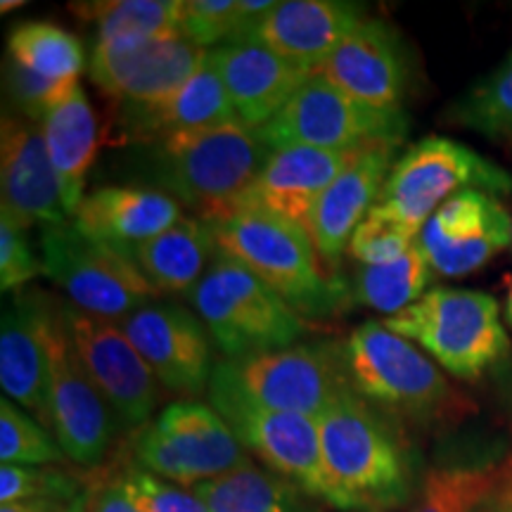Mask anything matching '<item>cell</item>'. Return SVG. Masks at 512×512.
Wrapping results in <instances>:
<instances>
[{
    "label": "cell",
    "instance_id": "obj_20",
    "mask_svg": "<svg viewBox=\"0 0 512 512\" xmlns=\"http://www.w3.org/2000/svg\"><path fill=\"white\" fill-rule=\"evenodd\" d=\"M316 74L363 105L401 110L408 86V55L396 31L382 19H363Z\"/></svg>",
    "mask_w": 512,
    "mask_h": 512
},
{
    "label": "cell",
    "instance_id": "obj_1",
    "mask_svg": "<svg viewBox=\"0 0 512 512\" xmlns=\"http://www.w3.org/2000/svg\"><path fill=\"white\" fill-rule=\"evenodd\" d=\"M271 155L259 133L230 121L138 147L131 166L143 188L164 192L195 219L216 223L240 207Z\"/></svg>",
    "mask_w": 512,
    "mask_h": 512
},
{
    "label": "cell",
    "instance_id": "obj_29",
    "mask_svg": "<svg viewBox=\"0 0 512 512\" xmlns=\"http://www.w3.org/2000/svg\"><path fill=\"white\" fill-rule=\"evenodd\" d=\"M192 491L209 512H323L325 508L290 479L254 463L195 484Z\"/></svg>",
    "mask_w": 512,
    "mask_h": 512
},
{
    "label": "cell",
    "instance_id": "obj_2",
    "mask_svg": "<svg viewBox=\"0 0 512 512\" xmlns=\"http://www.w3.org/2000/svg\"><path fill=\"white\" fill-rule=\"evenodd\" d=\"M318 430L337 510H389L406 501V451L354 387L320 415Z\"/></svg>",
    "mask_w": 512,
    "mask_h": 512
},
{
    "label": "cell",
    "instance_id": "obj_27",
    "mask_svg": "<svg viewBox=\"0 0 512 512\" xmlns=\"http://www.w3.org/2000/svg\"><path fill=\"white\" fill-rule=\"evenodd\" d=\"M157 294H183L190 299L216 254L209 223L195 216L174 223L169 230L126 249Z\"/></svg>",
    "mask_w": 512,
    "mask_h": 512
},
{
    "label": "cell",
    "instance_id": "obj_22",
    "mask_svg": "<svg viewBox=\"0 0 512 512\" xmlns=\"http://www.w3.org/2000/svg\"><path fill=\"white\" fill-rule=\"evenodd\" d=\"M394 143L361 147L313 209L309 235L325 268H337L354 233L380 200L396 162Z\"/></svg>",
    "mask_w": 512,
    "mask_h": 512
},
{
    "label": "cell",
    "instance_id": "obj_18",
    "mask_svg": "<svg viewBox=\"0 0 512 512\" xmlns=\"http://www.w3.org/2000/svg\"><path fill=\"white\" fill-rule=\"evenodd\" d=\"M0 185L3 216L19 228L60 226L64 211L60 183L50 162L43 128L24 117H5L0 126Z\"/></svg>",
    "mask_w": 512,
    "mask_h": 512
},
{
    "label": "cell",
    "instance_id": "obj_21",
    "mask_svg": "<svg viewBox=\"0 0 512 512\" xmlns=\"http://www.w3.org/2000/svg\"><path fill=\"white\" fill-rule=\"evenodd\" d=\"M238 121L211 50L202 67L178 91L147 105H117L112 121L117 145H152L183 131Z\"/></svg>",
    "mask_w": 512,
    "mask_h": 512
},
{
    "label": "cell",
    "instance_id": "obj_44",
    "mask_svg": "<svg viewBox=\"0 0 512 512\" xmlns=\"http://www.w3.org/2000/svg\"><path fill=\"white\" fill-rule=\"evenodd\" d=\"M74 505L50 498H36V501H17L0 505V512H72Z\"/></svg>",
    "mask_w": 512,
    "mask_h": 512
},
{
    "label": "cell",
    "instance_id": "obj_17",
    "mask_svg": "<svg viewBox=\"0 0 512 512\" xmlns=\"http://www.w3.org/2000/svg\"><path fill=\"white\" fill-rule=\"evenodd\" d=\"M418 242L434 273L460 278L512 245V216L491 192L465 190L434 211Z\"/></svg>",
    "mask_w": 512,
    "mask_h": 512
},
{
    "label": "cell",
    "instance_id": "obj_34",
    "mask_svg": "<svg viewBox=\"0 0 512 512\" xmlns=\"http://www.w3.org/2000/svg\"><path fill=\"white\" fill-rule=\"evenodd\" d=\"M451 121L486 138H512V50L453 102Z\"/></svg>",
    "mask_w": 512,
    "mask_h": 512
},
{
    "label": "cell",
    "instance_id": "obj_25",
    "mask_svg": "<svg viewBox=\"0 0 512 512\" xmlns=\"http://www.w3.org/2000/svg\"><path fill=\"white\" fill-rule=\"evenodd\" d=\"M356 152L358 150L332 152L304 145L273 150L264 171L242 197L238 209H264L268 214L297 223L309 233L318 200L342 174L344 166L354 159Z\"/></svg>",
    "mask_w": 512,
    "mask_h": 512
},
{
    "label": "cell",
    "instance_id": "obj_43",
    "mask_svg": "<svg viewBox=\"0 0 512 512\" xmlns=\"http://www.w3.org/2000/svg\"><path fill=\"white\" fill-rule=\"evenodd\" d=\"M482 512H512V458L501 465V477Z\"/></svg>",
    "mask_w": 512,
    "mask_h": 512
},
{
    "label": "cell",
    "instance_id": "obj_3",
    "mask_svg": "<svg viewBox=\"0 0 512 512\" xmlns=\"http://www.w3.org/2000/svg\"><path fill=\"white\" fill-rule=\"evenodd\" d=\"M216 249L252 271L299 313L325 316L344 299L342 283L330 280L311 235L297 223L242 207L209 223Z\"/></svg>",
    "mask_w": 512,
    "mask_h": 512
},
{
    "label": "cell",
    "instance_id": "obj_37",
    "mask_svg": "<svg viewBox=\"0 0 512 512\" xmlns=\"http://www.w3.org/2000/svg\"><path fill=\"white\" fill-rule=\"evenodd\" d=\"M86 482H79L72 475H64L57 467H27V465H3L0 467V503L36 501L50 498L76 505Z\"/></svg>",
    "mask_w": 512,
    "mask_h": 512
},
{
    "label": "cell",
    "instance_id": "obj_42",
    "mask_svg": "<svg viewBox=\"0 0 512 512\" xmlns=\"http://www.w3.org/2000/svg\"><path fill=\"white\" fill-rule=\"evenodd\" d=\"M72 512H140V508L126 494L119 472H98L93 479H86V489Z\"/></svg>",
    "mask_w": 512,
    "mask_h": 512
},
{
    "label": "cell",
    "instance_id": "obj_4",
    "mask_svg": "<svg viewBox=\"0 0 512 512\" xmlns=\"http://www.w3.org/2000/svg\"><path fill=\"white\" fill-rule=\"evenodd\" d=\"M382 323L463 382L479 380L510 349L498 302L477 290L432 287L420 302Z\"/></svg>",
    "mask_w": 512,
    "mask_h": 512
},
{
    "label": "cell",
    "instance_id": "obj_7",
    "mask_svg": "<svg viewBox=\"0 0 512 512\" xmlns=\"http://www.w3.org/2000/svg\"><path fill=\"white\" fill-rule=\"evenodd\" d=\"M465 190L510 195L512 176L472 147L427 136L396 159L375 207L418 238L434 211Z\"/></svg>",
    "mask_w": 512,
    "mask_h": 512
},
{
    "label": "cell",
    "instance_id": "obj_41",
    "mask_svg": "<svg viewBox=\"0 0 512 512\" xmlns=\"http://www.w3.org/2000/svg\"><path fill=\"white\" fill-rule=\"evenodd\" d=\"M43 273V264L29 245L27 230L8 216H0V287L17 292L24 283Z\"/></svg>",
    "mask_w": 512,
    "mask_h": 512
},
{
    "label": "cell",
    "instance_id": "obj_26",
    "mask_svg": "<svg viewBox=\"0 0 512 512\" xmlns=\"http://www.w3.org/2000/svg\"><path fill=\"white\" fill-rule=\"evenodd\" d=\"M183 219L174 197L143 185H105L83 197L74 214L76 228L121 252L169 230Z\"/></svg>",
    "mask_w": 512,
    "mask_h": 512
},
{
    "label": "cell",
    "instance_id": "obj_39",
    "mask_svg": "<svg viewBox=\"0 0 512 512\" xmlns=\"http://www.w3.org/2000/svg\"><path fill=\"white\" fill-rule=\"evenodd\" d=\"M119 477L126 494L131 496L140 512H209L207 505L195 496L192 489L166 482V479L140 470V467L121 470Z\"/></svg>",
    "mask_w": 512,
    "mask_h": 512
},
{
    "label": "cell",
    "instance_id": "obj_36",
    "mask_svg": "<svg viewBox=\"0 0 512 512\" xmlns=\"http://www.w3.org/2000/svg\"><path fill=\"white\" fill-rule=\"evenodd\" d=\"M67 458L55 437L36 418L12 403L8 396L0 401V463L48 467Z\"/></svg>",
    "mask_w": 512,
    "mask_h": 512
},
{
    "label": "cell",
    "instance_id": "obj_23",
    "mask_svg": "<svg viewBox=\"0 0 512 512\" xmlns=\"http://www.w3.org/2000/svg\"><path fill=\"white\" fill-rule=\"evenodd\" d=\"M235 117L252 131L264 128L313 72L254 38H235L211 50Z\"/></svg>",
    "mask_w": 512,
    "mask_h": 512
},
{
    "label": "cell",
    "instance_id": "obj_28",
    "mask_svg": "<svg viewBox=\"0 0 512 512\" xmlns=\"http://www.w3.org/2000/svg\"><path fill=\"white\" fill-rule=\"evenodd\" d=\"M43 138L53 162L67 216L79 211L86 197V176L98 155V119L81 83L43 119Z\"/></svg>",
    "mask_w": 512,
    "mask_h": 512
},
{
    "label": "cell",
    "instance_id": "obj_8",
    "mask_svg": "<svg viewBox=\"0 0 512 512\" xmlns=\"http://www.w3.org/2000/svg\"><path fill=\"white\" fill-rule=\"evenodd\" d=\"M43 273L72 299L76 309L107 320H124L152 304L155 290L119 247L95 240L74 221L43 228Z\"/></svg>",
    "mask_w": 512,
    "mask_h": 512
},
{
    "label": "cell",
    "instance_id": "obj_32",
    "mask_svg": "<svg viewBox=\"0 0 512 512\" xmlns=\"http://www.w3.org/2000/svg\"><path fill=\"white\" fill-rule=\"evenodd\" d=\"M8 57L50 81L74 83L86 69L81 41L53 22H24L8 36Z\"/></svg>",
    "mask_w": 512,
    "mask_h": 512
},
{
    "label": "cell",
    "instance_id": "obj_45",
    "mask_svg": "<svg viewBox=\"0 0 512 512\" xmlns=\"http://www.w3.org/2000/svg\"><path fill=\"white\" fill-rule=\"evenodd\" d=\"M24 5H27V3H24V0H5V3L0 5V10L10 12V10H15V8H24Z\"/></svg>",
    "mask_w": 512,
    "mask_h": 512
},
{
    "label": "cell",
    "instance_id": "obj_5",
    "mask_svg": "<svg viewBox=\"0 0 512 512\" xmlns=\"http://www.w3.org/2000/svg\"><path fill=\"white\" fill-rule=\"evenodd\" d=\"M190 302L226 358L287 349L306 330L302 313L219 249Z\"/></svg>",
    "mask_w": 512,
    "mask_h": 512
},
{
    "label": "cell",
    "instance_id": "obj_10",
    "mask_svg": "<svg viewBox=\"0 0 512 512\" xmlns=\"http://www.w3.org/2000/svg\"><path fill=\"white\" fill-rule=\"evenodd\" d=\"M133 458L140 470L185 489L252 463L228 422L195 399L169 403L145 425L133 439Z\"/></svg>",
    "mask_w": 512,
    "mask_h": 512
},
{
    "label": "cell",
    "instance_id": "obj_19",
    "mask_svg": "<svg viewBox=\"0 0 512 512\" xmlns=\"http://www.w3.org/2000/svg\"><path fill=\"white\" fill-rule=\"evenodd\" d=\"M55 299L41 290H17L0 325V384L5 396L50 430L48 320Z\"/></svg>",
    "mask_w": 512,
    "mask_h": 512
},
{
    "label": "cell",
    "instance_id": "obj_40",
    "mask_svg": "<svg viewBox=\"0 0 512 512\" xmlns=\"http://www.w3.org/2000/svg\"><path fill=\"white\" fill-rule=\"evenodd\" d=\"M415 240L418 238H413L401 226H396L384 211L373 207L366 221L358 226L354 238H351L349 254L361 266H380L399 259L403 252L411 249Z\"/></svg>",
    "mask_w": 512,
    "mask_h": 512
},
{
    "label": "cell",
    "instance_id": "obj_35",
    "mask_svg": "<svg viewBox=\"0 0 512 512\" xmlns=\"http://www.w3.org/2000/svg\"><path fill=\"white\" fill-rule=\"evenodd\" d=\"M273 8V0H183L178 34L202 50L223 46Z\"/></svg>",
    "mask_w": 512,
    "mask_h": 512
},
{
    "label": "cell",
    "instance_id": "obj_13",
    "mask_svg": "<svg viewBox=\"0 0 512 512\" xmlns=\"http://www.w3.org/2000/svg\"><path fill=\"white\" fill-rule=\"evenodd\" d=\"M48 403L50 430L64 456L100 470L121 427L83 366L60 302L53 304L48 320Z\"/></svg>",
    "mask_w": 512,
    "mask_h": 512
},
{
    "label": "cell",
    "instance_id": "obj_47",
    "mask_svg": "<svg viewBox=\"0 0 512 512\" xmlns=\"http://www.w3.org/2000/svg\"><path fill=\"white\" fill-rule=\"evenodd\" d=\"M373 512H387V510H373Z\"/></svg>",
    "mask_w": 512,
    "mask_h": 512
},
{
    "label": "cell",
    "instance_id": "obj_46",
    "mask_svg": "<svg viewBox=\"0 0 512 512\" xmlns=\"http://www.w3.org/2000/svg\"><path fill=\"white\" fill-rule=\"evenodd\" d=\"M505 318H508L510 328H512V280L508 285V302H505Z\"/></svg>",
    "mask_w": 512,
    "mask_h": 512
},
{
    "label": "cell",
    "instance_id": "obj_16",
    "mask_svg": "<svg viewBox=\"0 0 512 512\" xmlns=\"http://www.w3.org/2000/svg\"><path fill=\"white\" fill-rule=\"evenodd\" d=\"M207 53L181 34L95 46L88 76L117 105H147L178 91L202 67Z\"/></svg>",
    "mask_w": 512,
    "mask_h": 512
},
{
    "label": "cell",
    "instance_id": "obj_6",
    "mask_svg": "<svg viewBox=\"0 0 512 512\" xmlns=\"http://www.w3.org/2000/svg\"><path fill=\"white\" fill-rule=\"evenodd\" d=\"M342 351L351 387L384 411L413 420L465 411V401L453 392L437 363L380 320L358 325Z\"/></svg>",
    "mask_w": 512,
    "mask_h": 512
},
{
    "label": "cell",
    "instance_id": "obj_30",
    "mask_svg": "<svg viewBox=\"0 0 512 512\" xmlns=\"http://www.w3.org/2000/svg\"><path fill=\"white\" fill-rule=\"evenodd\" d=\"M183 0H100L76 3L74 15L95 27V46L150 41L176 36L181 27Z\"/></svg>",
    "mask_w": 512,
    "mask_h": 512
},
{
    "label": "cell",
    "instance_id": "obj_38",
    "mask_svg": "<svg viewBox=\"0 0 512 512\" xmlns=\"http://www.w3.org/2000/svg\"><path fill=\"white\" fill-rule=\"evenodd\" d=\"M79 86V81L62 83L50 81L46 76L31 72L15 60L5 62V91H8L12 105L22 112L24 119L43 124V119L55 110L69 93Z\"/></svg>",
    "mask_w": 512,
    "mask_h": 512
},
{
    "label": "cell",
    "instance_id": "obj_33",
    "mask_svg": "<svg viewBox=\"0 0 512 512\" xmlns=\"http://www.w3.org/2000/svg\"><path fill=\"white\" fill-rule=\"evenodd\" d=\"M498 477L501 465L434 467L425 475L413 512H482Z\"/></svg>",
    "mask_w": 512,
    "mask_h": 512
},
{
    "label": "cell",
    "instance_id": "obj_9",
    "mask_svg": "<svg viewBox=\"0 0 512 512\" xmlns=\"http://www.w3.org/2000/svg\"><path fill=\"white\" fill-rule=\"evenodd\" d=\"M214 377L271 411L318 420L351 389L344 351L332 344H292L245 358H223Z\"/></svg>",
    "mask_w": 512,
    "mask_h": 512
},
{
    "label": "cell",
    "instance_id": "obj_15",
    "mask_svg": "<svg viewBox=\"0 0 512 512\" xmlns=\"http://www.w3.org/2000/svg\"><path fill=\"white\" fill-rule=\"evenodd\" d=\"M119 325L166 392L185 399L209 392L211 335L200 316L181 304L152 302Z\"/></svg>",
    "mask_w": 512,
    "mask_h": 512
},
{
    "label": "cell",
    "instance_id": "obj_14",
    "mask_svg": "<svg viewBox=\"0 0 512 512\" xmlns=\"http://www.w3.org/2000/svg\"><path fill=\"white\" fill-rule=\"evenodd\" d=\"M69 332L83 366L107 406L112 408L121 430H143L157 408V377L117 320L64 304Z\"/></svg>",
    "mask_w": 512,
    "mask_h": 512
},
{
    "label": "cell",
    "instance_id": "obj_12",
    "mask_svg": "<svg viewBox=\"0 0 512 512\" xmlns=\"http://www.w3.org/2000/svg\"><path fill=\"white\" fill-rule=\"evenodd\" d=\"M256 133L271 150L304 145L347 152L377 143L401 145L408 133V117L401 110L363 105L320 74H313Z\"/></svg>",
    "mask_w": 512,
    "mask_h": 512
},
{
    "label": "cell",
    "instance_id": "obj_11",
    "mask_svg": "<svg viewBox=\"0 0 512 512\" xmlns=\"http://www.w3.org/2000/svg\"><path fill=\"white\" fill-rule=\"evenodd\" d=\"M207 394L209 406L228 422L240 444L254 453L266 470L290 479L328 508H337L335 486L320 448L318 420L259 406L214 375Z\"/></svg>",
    "mask_w": 512,
    "mask_h": 512
},
{
    "label": "cell",
    "instance_id": "obj_31",
    "mask_svg": "<svg viewBox=\"0 0 512 512\" xmlns=\"http://www.w3.org/2000/svg\"><path fill=\"white\" fill-rule=\"evenodd\" d=\"M432 266L415 240L399 259L380 266H361L354 280V299L368 309L396 316L425 297L432 283Z\"/></svg>",
    "mask_w": 512,
    "mask_h": 512
},
{
    "label": "cell",
    "instance_id": "obj_24",
    "mask_svg": "<svg viewBox=\"0 0 512 512\" xmlns=\"http://www.w3.org/2000/svg\"><path fill=\"white\" fill-rule=\"evenodd\" d=\"M366 19L363 8L342 0H285L275 3L238 38H254L287 60L316 74L339 43ZM235 41V38H233Z\"/></svg>",
    "mask_w": 512,
    "mask_h": 512
}]
</instances>
